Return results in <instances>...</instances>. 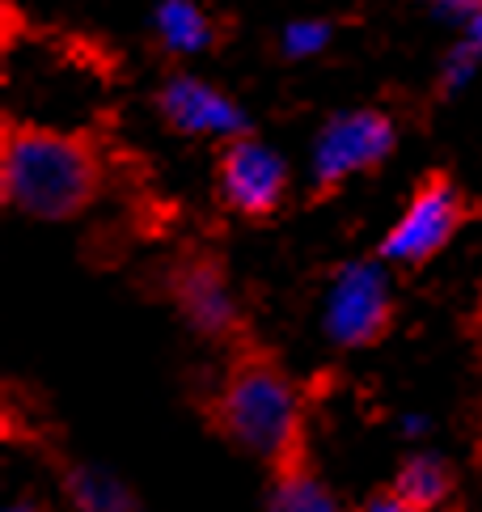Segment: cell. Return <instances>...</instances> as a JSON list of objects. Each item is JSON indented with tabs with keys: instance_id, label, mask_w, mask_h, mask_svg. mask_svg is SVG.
<instances>
[{
	"instance_id": "15",
	"label": "cell",
	"mask_w": 482,
	"mask_h": 512,
	"mask_svg": "<svg viewBox=\"0 0 482 512\" xmlns=\"http://www.w3.org/2000/svg\"><path fill=\"white\" fill-rule=\"evenodd\" d=\"M402 436H406V441H423V436H428V419H423V415H406L402 419Z\"/></svg>"
},
{
	"instance_id": "3",
	"label": "cell",
	"mask_w": 482,
	"mask_h": 512,
	"mask_svg": "<svg viewBox=\"0 0 482 512\" xmlns=\"http://www.w3.org/2000/svg\"><path fill=\"white\" fill-rule=\"evenodd\" d=\"M470 199L457 182L444 174V170H432L419 178V187L406 199V208L389 233L381 237L377 246V259L389 263V267H406L415 271L423 263H432L436 254L453 242L461 233V225L470 221Z\"/></svg>"
},
{
	"instance_id": "16",
	"label": "cell",
	"mask_w": 482,
	"mask_h": 512,
	"mask_svg": "<svg viewBox=\"0 0 482 512\" xmlns=\"http://www.w3.org/2000/svg\"><path fill=\"white\" fill-rule=\"evenodd\" d=\"M432 5L449 9V13H466V17H474V13L482 9V0H432Z\"/></svg>"
},
{
	"instance_id": "1",
	"label": "cell",
	"mask_w": 482,
	"mask_h": 512,
	"mask_svg": "<svg viewBox=\"0 0 482 512\" xmlns=\"http://www.w3.org/2000/svg\"><path fill=\"white\" fill-rule=\"evenodd\" d=\"M106 187L102 149L85 132L5 115L0 127V199L30 221H77Z\"/></svg>"
},
{
	"instance_id": "11",
	"label": "cell",
	"mask_w": 482,
	"mask_h": 512,
	"mask_svg": "<svg viewBox=\"0 0 482 512\" xmlns=\"http://www.w3.org/2000/svg\"><path fill=\"white\" fill-rule=\"evenodd\" d=\"M453 487H457L453 466L444 462V457H436V453H411L394 474V491L406 496L411 504H419L423 512H436V508L449 504Z\"/></svg>"
},
{
	"instance_id": "17",
	"label": "cell",
	"mask_w": 482,
	"mask_h": 512,
	"mask_svg": "<svg viewBox=\"0 0 482 512\" xmlns=\"http://www.w3.org/2000/svg\"><path fill=\"white\" fill-rule=\"evenodd\" d=\"M5 512H43V504H39V500H34L30 491H26V496H13V500L5 504Z\"/></svg>"
},
{
	"instance_id": "6",
	"label": "cell",
	"mask_w": 482,
	"mask_h": 512,
	"mask_svg": "<svg viewBox=\"0 0 482 512\" xmlns=\"http://www.w3.org/2000/svg\"><path fill=\"white\" fill-rule=\"evenodd\" d=\"M288 166L284 157L258 136H233L220 144L216 157V195L241 221H271L288 199Z\"/></svg>"
},
{
	"instance_id": "4",
	"label": "cell",
	"mask_w": 482,
	"mask_h": 512,
	"mask_svg": "<svg viewBox=\"0 0 482 512\" xmlns=\"http://www.w3.org/2000/svg\"><path fill=\"white\" fill-rule=\"evenodd\" d=\"M165 297L199 339L241 343V335H246V318H241V301L229 284V267L212 250L178 254L165 271Z\"/></svg>"
},
{
	"instance_id": "14",
	"label": "cell",
	"mask_w": 482,
	"mask_h": 512,
	"mask_svg": "<svg viewBox=\"0 0 482 512\" xmlns=\"http://www.w3.org/2000/svg\"><path fill=\"white\" fill-rule=\"evenodd\" d=\"M356 512H423V508H419V504H411L406 496H398V491L389 487V491H377V496H368Z\"/></svg>"
},
{
	"instance_id": "9",
	"label": "cell",
	"mask_w": 482,
	"mask_h": 512,
	"mask_svg": "<svg viewBox=\"0 0 482 512\" xmlns=\"http://www.w3.org/2000/svg\"><path fill=\"white\" fill-rule=\"evenodd\" d=\"M267 512H347L339 496L326 487L309 457V445H292L280 462H271V487H267Z\"/></svg>"
},
{
	"instance_id": "10",
	"label": "cell",
	"mask_w": 482,
	"mask_h": 512,
	"mask_svg": "<svg viewBox=\"0 0 482 512\" xmlns=\"http://www.w3.org/2000/svg\"><path fill=\"white\" fill-rule=\"evenodd\" d=\"M60 487L72 512H144L136 491L115 470L94 466V462H64Z\"/></svg>"
},
{
	"instance_id": "8",
	"label": "cell",
	"mask_w": 482,
	"mask_h": 512,
	"mask_svg": "<svg viewBox=\"0 0 482 512\" xmlns=\"http://www.w3.org/2000/svg\"><path fill=\"white\" fill-rule=\"evenodd\" d=\"M157 115L170 132L191 136V140H233V136L250 132L246 111H241L229 94H220L216 85L199 81V77L165 81L157 94Z\"/></svg>"
},
{
	"instance_id": "5",
	"label": "cell",
	"mask_w": 482,
	"mask_h": 512,
	"mask_svg": "<svg viewBox=\"0 0 482 512\" xmlns=\"http://www.w3.org/2000/svg\"><path fill=\"white\" fill-rule=\"evenodd\" d=\"M394 144H398L394 119L373 111V106L335 115L313 140V199L339 191L343 182H351L364 170H377L394 153Z\"/></svg>"
},
{
	"instance_id": "7",
	"label": "cell",
	"mask_w": 482,
	"mask_h": 512,
	"mask_svg": "<svg viewBox=\"0 0 482 512\" xmlns=\"http://www.w3.org/2000/svg\"><path fill=\"white\" fill-rule=\"evenodd\" d=\"M394 326V288L381 259H356L335 271L326 297V335L339 347H373Z\"/></svg>"
},
{
	"instance_id": "13",
	"label": "cell",
	"mask_w": 482,
	"mask_h": 512,
	"mask_svg": "<svg viewBox=\"0 0 482 512\" xmlns=\"http://www.w3.org/2000/svg\"><path fill=\"white\" fill-rule=\"evenodd\" d=\"M330 39V30L322 22H301V26H288L284 34V51L296 60V56H313V51H322Z\"/></svg>"
},
{
	"instance_id": "18",
	"label": "cell",
	"mask_w": 482,
	"mask_h": 512,
	"mask_svg": "<svg viewBox=\"0 0 482 512\" xmlns=\"http://www.w3.org/2000/svg\"><path fill=\"white\" fill-rule=\"evenodd\" d=\"M470 43H474V47L482 51V9H478V13L470 17Z\"/></svg>"
},
{
	"instance_id": "12",
	"label": "cell",
	"mask_w": 482,
	"mask_h": 512,
	"mask_svg": "<svg viewBox=\"0 0 482 512\" xmlns=\"http://www.w3.org/2000/svg\"><path fill=\"white\" fill-rule=\"evenodd\" d=\"M157 34L161 47L174 56H199V51L216 47V30L195 0H165L157 9Z\"/></svg>"
},
{
	"instance_id": "2",
	"label": "cell",
	"mask_w": 482,
	"mask_h": 512,
	"mask_svg": "<svg viewBox=\"0 0 482 512\" xmlns=\"http://www.w3.org/2000/svg\"><path fill=\"white\" fill-rule=\"evenodd\" d=\"M208 419L229 445L263 457L267 466L305 441L301 390L284 364L254 343L233 347L229 369L208 398Z\"/></svg>"
}]
</instances>
